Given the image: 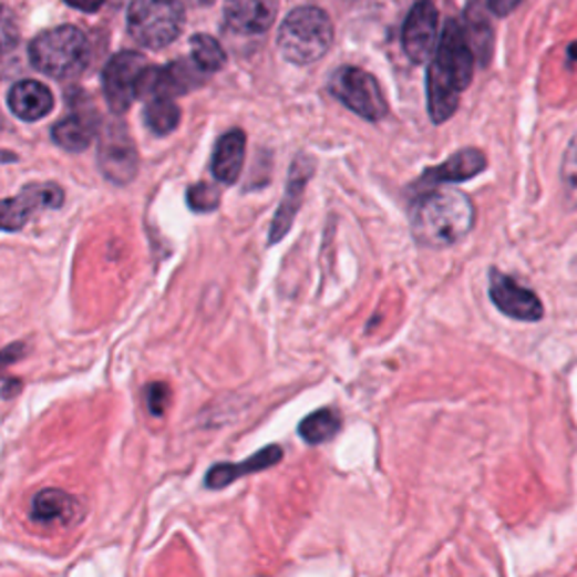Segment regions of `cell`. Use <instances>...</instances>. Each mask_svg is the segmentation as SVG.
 I'll use <instances>...</instances> for the list:
<instances>
[{
  "label": "cell",
  "mask_w": 577,
  "mask_h": 577,
  "mask_svg": "<svg viewBox=\"0 0 577 577\" xmlns=\"http://www.w3.org/2000/svg\"><path fill=\"white\" fill-rule=\"evenodd\" d=\"M474 50L465 28L458 21H446L429 69V115L444 122L458 109L461 93L474 78Z\"/></svg>",
  "instance_id": "6da1fadb"
},
{
  "label": "cell",
  "mask_w": 577,
  "mask_h": 577,
  "mask_svg": "<svg viewBox=\"0 0 577 577\" xmlns=\"http://www.w3.org/2000/svg\"><path fill=\"white\" fill-rule=\"evenodd\" d=\"M413 237L422 246L444 248L461 241L474 226V204L458 189H433L413 208Z\"/></svg>",
  "instance_id": "7a4b0ae2"
},
{
  "label": "cell",
  "mask_w": 577,
  "mask_h": 577,
  "mask_svg": "<svg viewBox=\"0 0 577 577\" xmlns=\"http://www.w3.org/2000/svg\"><path fill=\"white\" fill-rule=\"evenodd\" d=\"M30 61L37 71L54 80H71L89 63V39L73 25L41 32L30 45Z\"/></svg>",
  "instance_id": "3957f363"
},
{
  "label": "cell",
  "mask_w": 577,
  "mask_h": 577,
  "mask_svg": "<svg viewBox=\"0 0 577 577\" xmlns=\"http://www.w3.org/2000/svg\"><path fill=\"white\" fill-rule=\"evenodd\" d=\"M334 41V28L330 17L320 8H298L293 10L278 34V45L285 59L298 66L323 56Z\"/></svg>",
  "instance_id": "277c9868"
},
{
  "label": "cell",
  "mask_w": 577,
  "mask_h": 577,
  "mask_svg": "<svg viewBox=\"0 0 577 577\" xmlns=\"http://www.w3.org/2000/svg\"><path fill=\"white\" fill-rule=\"evenodd\" d=\"M185 12L181 0H134L126 25L132 37L145 48H165L183 30Z\"/></svg>",
  "instance_id": "5b68a950"
},
{
  "label": "cell",
  "mask_w": 577,
  "mask_h": 577,
  "mask_svg": "<svg viewBox=\"0 0 577 577\" xmlns=\"http://www.w3.org/2000/svg\"><path fill=\"white\" fill-rule=\"evenodd\" d=\"M147 71V59L134 50L117 52L109 59L102 73V86L109 106L115 113H124L134 104L136 97H141V86Z\"/></svg>",
  "instance_id": "8992f818"
},
{
  "label": "cell",
  "mask_w": 577,
  "mask_h": 577,
  "mask_svg": "<svg viewBox=\"0 0 577 577\" xmlns=\"http://www.w3.org/2000/svg\"><path fill=\"white\" fill-rule=\"evenodd\" d=\"M330 91L337 100H341L357 115L374 122L381 120L389 111L387 100L377 84V80L354 66L339 69L330 80Z\"/></svg>",
  "instance_id": "52a82bcc"
},
{
  "label": "cell",
  "mask_w": 577,
  "mask_h": 577,
  "mask_svg": "<svg viewBox=\"0 0 577 577\" xmlns=\"http://www.w3.org/2000/svg\"><path fill=\"white\" fill-rule=\"evenodd\" d=\"M100 167L104 176L117 185L130 183L138 172L136 145L120 120L104 126L100 138Z\"/></svg>",
  "instance_id": "ba28073f"
},
{
  "label": "cell",
  "mask_w": 577,
  "mask_h": 577,
  "mask_svg": "<svg viewBox=\"0 0 577 577\" xmlns=\"http://www.w3.org/2000/svg\"><path fill=\"white\" fill-rule=\"evenodd\" d=\"M490 298L501 313L524 323H537L544 318V305L537 293L496 269L490 271Z\"/></svg>",
  "instance_id": "9c48e42d"
},
{
  "label": "cell",
  "mask_w": 577,
  "mask_h": 577,
  "mask_svg": "<svg viewBox=\"0 0 577 577\" xmlns=\"http://www.w3.org/2000/svg\"><path fill=\"white\" fill-rule=\"evenodd\" d=\"M82 517V501L61 487H43L30 503V519L41 528H69Z\"/></svg>",
  "instance_id": "30bf717a"
},
{
  "label": "cell",
  "mask_w": 577,
  "mask_h": 577,
  "mask_svg": "<svg viewBox=\"0 0 577 577\" xmlns=\"http://www.w3.org/2000/svg\"><path fill=\"white\" fill-rule=\"evenodd\" d=\"M402 45L411 61L424 63L435 54L437 48V10L431 0H418L413 6L404 30Z\"/></svg>",
  "instance_id": "8fae6325"
},
{
  "label": "cell",
  "mask_w": 577,
  "mask_h": 577,
  "mask_svg": "<svg viewBox=\"0 0 577 577\" xmlns=\"http://www.w3.org/2000/svg\"><path fill=\"white\" fill-rule=\"evenodd\" d=\"M63 204V189L54 183L28 185L21 195L3 202V228L8 233L21 230L23 224L41 208H59Z\"/></svg>",
  "instance_id": "7c38bea8"
},
{
  "label": "cell",
  "mask_w": 577,
  "mask_h": 577,
  "mask_svg": "<svg viewBox=\"0 0 577 577\" xmlns=\"http://www.w3.org/2000/svg\"><path fill=\"white\" fill-rule=\"evenodd\" d=\"M280 461H282V446L280 444H269V446L260 449L258 454L248 456L241 463H219V465H213L208 470L206 478H204V485L208 490H224L230 483H235V481H239V478H244L248 474H258V472L276 467Z\"/></svg>",
  "instance_id": "4fadbf2b"
},
{
  "label": "cell",
  "mask_w": 577,
  "mask_h": 577,
  "mask_svg": "<svg viewBox=\"0 0 577 577\" xmlns=\"http://www.w3.org/2000/svg\"><path fill=\"white\" fill-rule=\"evenodd\" d=\"M278 0H226L224 17L237 34H262L271 28Z\"/></svg>",
  "instance_id": "5bb4252c"
},
{
  "label": "cell",
  "mask_w": 577,
  "mask_h": 577,
  "mask_svg": "<svg viewBox=\"0 0 577 577\" xmlns=\"http://www.w3.org/2000/svg\"><path fill=\"white\" fill-rule=\"evenodd\" d=\"M487 167V158L478 150H461L449 161H444L437 167L426 169L422 181L418 183L420 192H433L440 183H463L474 176H478Z\"/></svg>",
  "instance_id": "9a60e30c"
},
{
  "label": "cell",
  "mask_w": 577,
  "mask_h": 577,
  "mask_svg": "<svg viewBox=\"0 0 577 577\" xmlns=\"http://www.w3.org/2000/svg\"><path fill=\"white\" fill-rule=\"evenodd\" d=\"M311 169H313V163L305 156H298L293 167H291V176H289V183H287V195H285V202L274 219V226H271V235H269V241L271 244H278L287 230L291 228L293 224V217L298 213V206H300V199H302V189L311 176Z\"/></svg>",
  "instance_id": "2e32d148"
},
{
  "label": "cell",
  "mask_w": 577,
  "mask_h": 577,
  "mask_svg": "<svg viewBox=\"0 0 577 577\" xmlns=\"http://www.w3.org/2000/svg\"><path fill=\"white\" fill-rule=\"evenodd\" d=\"M8 104L17 117L25 122H34L45 117L52 111L54 97L45 84L34 80H23L12 86L8 95Z\"/></svg>",
  "instance_id": "e0dca14e"
},
{
  "label": "cell",
  "mask_w": 577,
  "mask_h": 577,
  "mask_svg": "<svg viewBox=\"0 0 577 577\" xmlns=\"http://www.w3.org/2000/svg\"><path fill=\"white\" fill-rule=\"evenodd\" d=\"M97 115L91 111H73L54 124L52 138L66 152H84L97 134Z\"/></svg>",
  "instance_id": "ac0fdd59"
},
{
  "label": "cell",
  "mask_w": 577,
  "mask_h": 577,
  "mask_svg": "<svg viewBox=\"0 0 577 577\" xmlns=\"http://www.w3.org/2000/svg\"><path fill=\"white\" fill-rule=\"evenodd\" d=\"M246 158V136L241 130H233L224 134L215 147L213 156V174L221 183H235L241 174Z\"/></svg>",
  "instance_id": "d6986e66"
},
{
  "label": "cell",
  "mask_w": 577,
  "mask_h": 577,
  "mask_svg": "<svg viewBox=\"0 0 577 577\" xmlns=\"http://www.w3.org/2000/svg\"><path fill=\"white\" fill-rule=\"evenodd\" d=\"M343 422L334 409H318L298 424V435L307 444H323L341 431Z\"/></svg>",
  "instance_id": "ffe728a7"
},
{
  "label": "cell",
  "mask_w": 577,
  "mask_h": 577,
  "mask_svg": "<svg viewBox=\"0 0 577 577\" xmlns=\"http://www.w3.org/2000/svg\"><path fill=\"white\" fill-rule=\"evenodd\" d=\"M465 21H467L470 45H472L474 54L478 56V61L483 63V66H487L490 59H492V45H494L492 25H490L485 12L481 10V6H476V3L472 8H467Z\"/></svg>",
  "instance_id": "44dd1931"
},
{
  "label": "cell",
  "mask_w": 577,
  "mask_h": 577,
  "mask_svg": "<svg viewBox=\"0 0 577 577\" xmlns=\"http://www.w3.org/2000/svg\"><path fill=\"white\" fill-rule=\"evenodd\" d=\"M178 120H181V111L172 102V97H152L145 106V122L158 136L174 132L178 126Z\"/></svg>",
  "instance_id": "7402d4cb"
},
{
  "label": "cell",
  "mask_w": 577,
  "mask_h": 577,
  "mask_svg": "<svg viewBox=\"0 0 577 577\" xmlns=\"http://www.w3.org/2000/svg\"><path fill=\"white\" fill-rule=\"evenodd\" d=\"M192 61L197 63L202 73H217L224 69L226 52L221 43L208 34L192 37Z\"/></svg>",
  "instance_id": "603a6c76"
},
{
  "label": "cell",
  "mask_w": 577,
  "mask_h": 577,
  "mask_svg": "<svg viewBox=\"0 0 577 577\" xmlns=\"http://www.w3.org/2000/svg\"><path fill=\"white\" fill-rule=\"evenodd\" d=\"M561 195L568 210H577V134L566 147L561 163Z\"/></svg>",
  "instance_id": "cb8c5ba5"
},
{
  "label": "cell",
  "mask_w": 577,
  "mask_h": 577,
  "mask_svg": "<svg viewBox=\"0 0 577 577\" xmlns=\"http://www.w3.org/2000/svg\"><path fill=\"white\" fill-rule=\"evenodd\" d=\"M221 199V192L208 183H199V185H192L187 192V204L192 210H199V213H210L219 206Z\"/></svg>",
  "instance_id": "d4e9b609"
},
{
  "label": "cell",
  "mask_w": 577,
  "mask_h": 577,
  "mask_svg": "<svg viewBox=\"0 0 577 577\" xmlns=\"http://www.w3.org/2000/svg\"><path fill=\"white\" fill-rule=\"evenodd\" d=\"M145 402H147V409L154 418H163L165 411H167V404H169V387L167 383H150V387L145 389Z\"/></svg>",
  "instance_id": "484cf974"
},
{
  "label": "cell",
  "mask_w": 577,
  "mask_h": 577,
  "mask_svg": "<svg viewBox=\"0 0 577 577\" xmlns=\"http://www.w3.org/2000/svg\"><path fill=\"white\" fill-rule=\"evenodd\" d=\"M522 3H524V0H487L490 10H492L496 17H507V14H512Z\"/></svg>",
  "instance_id": "4316f807"
},
{
  "label": "cell",
  "mask_w": 577,
  "mask_h": 577,
  "mask_svg": "<svg viewBox=\"0 0 577 577\" xmlns=\"http://www.w3.org/2000/svg\"><path fill=\"white\" fill-rule=\"evenodd\" d=\"M66 3L75 10H82V12H97L106 0H66Z\"/></svg>",
  "instance_id": "83f0119b"
},
{
  "label": "cell",
  "mask_w": 577,
  "mask_h": 577,
  "mask_svg": "<svg viewBox=\"0 0 577 577\" xmlns=\"http://www.w3.org/2000/svg\"><path fill=\"white\" fill-rule=\"evenodd\" d=\"M14 391H21V381H14V379H6V391H3L6 400H12Z\"/></svg>",
  "instance_id": "f1b7e54d"
},
{
  "label": "cell",
  "mask_w": 577,
  "mask_h": 577,
  "mask_svg": "<svg viewBox=\"0 0 577 577\" xmlns=\"http://www.w3.org/2000/svg\"><path fill=\"white\" fill-rule=\"evenodd\" d=\"M568 59H570V61H577V41L568 45Z\"/></svg>",
  "instance_id": "f546056e"
}]
</instances>
